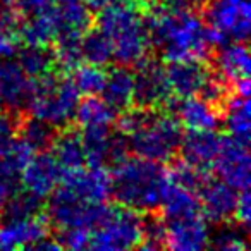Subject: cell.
<instances>
[{
  "mask_svg": "<svg viewBox=\"0 0 251 251\" xmlns=\"http://www.w3.org/2000/svg\"><path fill=\"white\" fill-rule=\"evenodd\" d=\"M155 4L145 12L151 49H157L167 62L184 59L206 60V57L212 55L213 45L208 28L196 12L167 11Z\"/></svg>",
  "mask_w": 251,
  "mask_h": 251,
  "instance_id": "6da1fadb",
  "label": "cell"
},
{
  "mask_svg": "<svg viewBox=\"0 0 251 251\" xmlns=\"http://www.w3.org/2000/svg\"><path fill=\"white\" fill-rule=\"evenodd\" d=\"M157 0H110L97 16V28L112 45V59L119 66L136 67L150 55L145 12Z\"/></svg>",
  "mask_w": 251,
  "mask_h": 251,
  "instance_id": "7a4b0ae2",
  "label": "cell"
},
{
  "mask_svg": "<svg viewBox=\"0 0 251 251\" xmlns=\"http://www.w3.org/2000/svg\"><path fill=\"white\" fill-rule=\"evenodd\" d=\"M167 169L153 160L127 157L114 165L110 174V196L121 206L140 213L160 208L164 193L169 186Z\"/></svg>",
  "mask_w": 251,
  "mask_h": 251,
  "instance_id": "3957f363",
  "label": "cell"
},
{
  "mask_svg": "<svg viewBox=\"0 0 251 251\" xmlns=\"http://www.w3.org/2000/svg\"><path fill=\"white\" fill-rule=\"evenodd\" d=\"M79 101V91L73 77L49 76L33 81V90L26 103L29 115L55 127H64L74 117V110Z\"/></svg>",
  "mask_w": 251,
  "mask_h": 251,
  "instance_id": "277c9868",
  "label": "cell"
},
{
  "mask_svg": "<svg viewBox=\"0 0 251 251\" xmlns=\"http://www.w3.org/2000/svg\"><path fill=\"white\" fill-rule=\"evenodd\" d=\"M182 134V126L174 114L164 108H155L140 129L127 136V141L129 150L136 157L165 164L179 151Z\"/></svg>",
  "mask_w": 251,
  "mask_h": 251,
  "instance_id": "5b68a950",
  "label": "cell"
},
{
  "mask_svg": "<svg viewBox=\"0 0 251 251\" xmlns=\"http://www.w3.org/2000/svg\"><path fill=\"white\" fill-rule=\"evenodd\" d=\"M201 12L213 49L230 42H248L251 31V5L248 0H208Z\"/></svg>",
  "mask_w": 251,
  "mask_h": 251,
  "instance_id": "8992f818",
  "label": "cell"
},
{
  "mask_svg": "<svg viewBox=\"0 0 251 251\" xmlns=\"http://www.w3.org/2000/svg\"><path fill=\"white\" fill-rule=\"evenodd\" d=\"M110 212L112 206H108L107 201L86 203L59 184L49 196L43 213L49 226H53L57 230L81 227L91 232L110 215Z\"/></svg>",
  "mask_w": 251,
  "mask_h": 251,
  "instance_id": "52a82bcc",
  "label": "cell"
},
{
  "mask_svg": "<svg viewBox=\"0 0 251 251\" xmlns=\"http://www.w3.org/2000/svg\"><path fill=\"white\" fill-rule=\"evenodd\" d=\"M141 243V213L136 210L112 208L110 215L91 230L90 246L98 251H122L138 248Z\"/></svg>",
  "mask_w": 251,
  "mask_h": 251,
  "instance_id": "ba28073f",
  "label": "cell"
},
{
  "mask_svg": "<svg viewBox=\"0 0 251 251\" xmlns=\"http://www.w3.org/2000/svg\"><path fill=\"white\" fill-rule=\"evenodd\" d=\"M174 95L169 86L165 67L155 59H145L133 74V105L143 108L169 110Z\"/></svg>",
  "mask_w": 251,
  "mask_h": 251,
  "instance_id": "9c48e42d",
  "label": "cell"
},
{
  "mask_svg": "<svg viewBox=\"0 0 251 251\" xmlns=\"http://www.w3.org/2000/svg\"><path fill=\"white\" fill-rule=\"evenodd\" d=\"M250 143L239 141L232 136H222L220 150L213 167L220 181L230 188L243 191L250 188Z\"/></svg>",
  "mask_w": 251,
  "mask_h": 251,
  "instance_id": "30bf717a",
  "label": "cell"
},
{
  "mask_svg": "<svg viewBox=\"0 0 251 251\" xmlns=\"http://www.w3.org/2000/svg\"><path fill=\"white\" fill-rule=\"evenodd\" d=\"M208 241L210 229L201 213L165 220V248L169 250L200 251L208 248Z\"/></svg>",
  "mask_w": 251,
  "mask_h": 251,
  "instance_id": "8fae6325",
  "label": "cell"
},
{
  "mask_svg": "<svg viewBox=\"0 0 251 251\" xmlns=\"http://www.w3.org/2000/svg\"><path fill=\"white\" fill-rule=\"evenodd\" d=\"M62 176L64 172L53 155L43 150L33 155L26 167L21 171V186L33 196L45 200L59 186Z\"/></svg>",
  "mask_w": 251,
  "mask_h": 251,
  "instance_id": "7c38bea8",
  "label": "cell"
},
{
  "mask_svg": "<svg viewBox=\"0 0 251 251\" xmlns=\"http://www.w3.org/2000/svg\"><path fill=\"white\" fill-rule=\"evenodd\" d=\"M76 198L86 203H105L110 198V172L105 167L66 172L59 182Z\"/></svg>",
  "mask_w": 251,
  "mask_h": 251,
  "instance_id": "4fadbf2b",
  "label": "cell"
},
{
  "mask_svg": "<svg viewBox=\"0 0 251 251\" xmlns=\"http://www.w3.org/2000/svg\"><path fill=\"white\" fill-rule=\"evenodd\" d=\"M169 86L174 98L198 97L205 81L212 74V69L205 64V60L184 59L171 60L165 67Z\"/></svg>",
  "mask_w": 251,
  "mask_h": 251,
  "instance_id": "5bb4252c",
  "label": "cell"
},
{
  "mask_svg": "<svg viewBox=\"0 0 251 251\" xmlns=\"http://www.w3.org/2000/svg\"><path fill=\"white\" fill-rule=\"evenodd\" d=\"M200 205H201V215L212 224H222L232 220L236 212V203L239 191L230 188L224 181L206 179L200 188Z\"/></svg>",
  "mask_w": 251,
  "mask_h": 251,
  "instance_id": "9a60e30c",
  "label": "cell"
},
{
  "mask_svg": "<svg viewBox=\"0 0 251 251\" xmlns=\"http://www.w3.org/2000/svg\"><path fill=\"white\" fill-rule=\"evenodd\" d=\"M220 143L222 134L215 129H188V133L182 134L179 153L184 162L208 172L219 155Z\"/></svg>",
  "mask_w": 251,
  "mask_h": 251,
  "instance_id": "2e32d148",
  "label": "cell"
},
{
  "mask_svg": "<svg viewBox=\"0 0 251 251\" xmlns=\"http://www.w3.org/2000/svg\"><path fill=\"white\" fill-rule=\"evenodd\" d=\"M49 227L45 213L31 219L4 220L0 224V250H29L36 241L49 236Z\"/></svg>",
  "mask_w": 251,
  "mask_h": 251,
  "instance_id": "e0dca14e",
  "label": "cell"
},
{
  "mask_svg": "<svg viewBox=\"0 0 251 251\" xmlns=\"http://www.w3.org/2000/svg\"><path fill=\"white\" fill-rule=\"evenodd\" d=\"M33 90L29 79L18 62L11 59H0V105L9 110H21L26 107Z\"/></svg>",
  "mask_w": 251,
  "mask_h": 251,
  "instance_id": "ac0fdd59",
  "label": "cell"
},
{
  "mask_svg": "<svg viewBox=\"0 0 251 251\" xmlns=\"http://www.w3.org/2000/svg\"><path fill=\"white\" fill-rule=\"evenodd\" d=\"M217 49L219 50L213 53V69L222 79H226L229 84H234L250 77L251 62L246 43L230 42Z\"/></svg>",
  "mask_w": 251,
  "mask_h": 251,
  "instance_id": "d6986e66",
  "label": "cell"
},
{
  "mask_svg": "<svg viewBox=\"0 0 251 251\" xmlns=\"http://www.w3.org/2000/svg\"><path fill=\"white\" fill-rule=\"evenodd\" d=\"M171 108L186 129H217L220 124V112L200 97L179 98L172 101Z\"/></svg>",
  "mask_w": 251,
  "mask_h": 251,
  "instance_id": "ffe728a7",
  "label": "cell"
},
{
  "mask_svg": "<svg viewBox=\"0 0 251 251\" xmlns=\"http://www.w3.org/2000/svg\"><path fill=\"white\" fill-rule=\"evenodd\" d=\"M50 148H52L53 158L60 165L64 174L79 171L86 165V155H84L81 133L71 126H64L62 131H57Z\"/></svg>",
  "mask_w": 251,
  "mask_h": 251,
  "instance_id": "44dd1931",
  "label": "cell"
},
{
  "mask_svg": "<svg viewBox=\"0 0 251 251\" xmlns=\"http://www.w3.org/2000/svg\"><path fill=\"white\" fill-rule=\"evenodd\" d=\"M250 97L230 90L229 97L220 107V122L226 126L229 136L250 143Z\"/></svg>",
  "mask_w": 251,
  "mask_h": 251,
  "instance_id": "7402d4cb",
  "label": "cell"
},
{
  "mask_svg": "<svg viewBox=\"0 0 251 251\" xmlns=\"http://www.w3.org/2000/svg\"><path fill=\"white\" fill-rule=\"evenodd\" d=\"M100 95L115 112L131 107L133 105V73L129 71V67L117 66L108 71Z\"/></svg>",
  "mask_w": 251,
  "mask_h": 251,
  "instance_id": "603a6c76",
  "label": "cell"
},
{
  "mask_svg": "<svg viewBox=\"0 0 251 251\" xmlns=\"http://www.w3.org/2000/svg\"><path fill=\"white\" fill-rule=\"evenodd\" d=\"M16 57H18L16 62L19 64V67L33 81L42 79L57 71L55 57H53L50 45H28L26 43L25 47H19Z\"/></svg>",
  "mask_w": 251,
  "mask_h": 251,
  "instance_id": "cb8c5ba5",
  "label": "cell"
},
{
  "mask_svg": "<svg viewBox=\"0 0 251 251\" xmlns=\"http://www.w3.org/2000/svg\"><path fill=\"white\" fill-rule=\"evenodd\" d=\"M158 212L165 220L181 219V217L201 213V205H200V198L196 196V193L169 182Z\"/></svg>",
  "mask_w": 251,
  "mask_h": 251,
  "instance_id": "d4e9b609",
  "label": "cell"
},
{
  "mask_svg": "<svg viewBox=\"0 0 251 251\" xmlns=\"http://www.w3.org/2000/svg\"><path fill=\"white\" fill-rule=\"evenodd\" d=\"M77 126L81 129L84 127H110L114 126L117 112L97 95H88L84 100L77 101L76 110H74Z\"/></svg>",
  "mask_w": 251,
  "mask_h": 251,
  "instance_id": "484cf974",
  "label": "cell"
},
{
  "mask_svg": "<svg viewBox=\"0 0 251 251\" xmlns=\"http://www.w3.org/2000/svg\"><path fill=\"white\" fill-rule=\"evenodd\" d=\"M81 36L83 33L73 31V29H62L57 33L53 42L50 43L52 47L53 57H55L57 69L62 73H73L81 62H83V55H81Z\"/></svg>",
  "mask_w": 251,
  "mask_h": 251,
  "instance_id": "4316f807",
  "label": "cell"
},
{
  "mask_svg": "<svg viewBox=\"0 0 251 251\" xmlns=\"http://www.w3.org/2000/svg\"><path fill=\"white\" fill-rule=\"evenodd\" d=\"M57 33H59V25L53 18L52 9L26 18V21L19 26V40L28 45H50Z\"/></svg>",
  "mask_w": 251,
  "mask_h": 251,
  "instance_id": "83f0119b",
  "label": "cell"
},
{
  "mask_svg": "<svg viewBox=\"0 0 251 251\" xmlns=\"http://www.w3.org/2000/svg\"><path fill=\"white\" fill-rule=\"evenodd\" d=\"M21 16L11 0H0V59H12L19 50Z\"/></svg>",
  "mask_w": 251,
  "mask_h": 251,
  "instance_id": "f1b7e54d",
  "label": "cell"
},
{
  "mask_svg": "<svg viewBox=\"0 0 251 251\" xmlns=\"http://www.w3.org/2000/svg\"><path fill=\"white\" fill-rule=\"evenodd\" d=\"M57 131H59V127L42 121V119H36L33 115H29V117H21L18 136L33 151H43L52 147Z\"/></svg>",
  "mask_w": 251,
  "mask_h": 251,
  "instance_id": "f546056e",
  "label": "cell"
},
{
  "mask_svg": "<svg viewBox=\"0 0 251 251\" xmlns=\"http://www.w3.org/2000/svg\"><path fill=\"white\" fill-rule=\"evenodd\" d=\"M81 55L86 64L103 67L112 60V45L98 28H88L81 36Z\"/></svg>",
  "mask_w": 251,
  "mask_h": 251,
  "instance_id": "4dcf8cb0",
  "label": "cell"
},
{
  "mask_svg": "<svg viewBox=\"0 0 251 251\" xmlns=\"http://www.w3.org/2000/svg\"><path fill=\"white\" fill-rule=\"evenodd\" d=\"M43 213V200L33 196L31 193L19 189L12 196H9L4 201L2 217L4 220H16V219H31Z\"/></svg>",
  "mask_w": 251,
  "mask_h": 251,
  "instance_id": "1f68e13d",
  "label": "cell"
},
{
  "mask_svg": "<svg viewBox=\"0 0 251 251\" xmlns=\"http://www.w3.org/2000/svg\"><path fill=\"white\" fill-rule=\"evenodd\" d=\"M217 229L210 234L208 246L219 251H243L248 248V232L241 226H232L229 222L217 224Z\"/></svg>",
  "mask_w": 251,
  "mask_h": 251,
  "instance_id": "d6a6232c",
  "label": "cell"
},
{
  "mask_svg": "<svg viewBox=\"0 0 251 251\" xmlns=\"http://www.w3.org/2000/svg\"><path fill=\"white\" fill-rule=\"evenodd\" d=\"M140 250H162L165 248V220L155 212H145L141 215V243Z\"/></svg>",
  "mask_w": 251,
  "mask_h": 251,
  "instance_id": "836d02e7",
  "label": "cell"
},
{
  "mask_svg": "<svg viewBox=\"0 0 251 251\" xmlns=\"http://www.w3.org/2000/svg\"><path fill=\"white\" fill-rule=\"evenodd\" d=\"M169 181L176 186H181L184 189H189L193 193H198L203 182L208 179V172L200 171L195 165L188 164L181 158V160L174 162L171 169H167Z\"/></svg>",
  "mask_w": 251,
  "mask_h": 251,
  "instance_id": "e575fe53",
  "label": "cell"
},
{
  "mask_svg": "<svg viewBox=\"0 0 251 251\" xmlns=\"http://www.w3.org/2000/svg\"><path fill=\"white\" fill-rule=\"evenodd\" d=\"M74 76L73 81L76 84L77 91L79 95H100L101 93V88H103L105 83V73L100 66H93V64H79L76 69L73 71Z\"/></svg>",
  "mask_w": 251,
  "mask_h": 251,
  "instance_id": "d590c367",
  "label": "cell"
},
{
  "mask_svg": "<svg viewBox=\"0 0 251 251\" xmlns=\"http://www.w3.org/2000/svg\"><path fill=\"white\" fill-rule=\"evenodd\" d=\"M18 114L19 112L9 110V108L7 112H0V155L4 153L18 138L19 122L23 117Z\"/></svg>",
  "mask_w": 251,
  "mask_h": 251,
  "instance_id": "8d00e7d4",
  "label": "cell"
},
{
  "mask_svg": "<svg viewBox=\"0 0 251 251\" xmlns=\"http://www.w3.org/2000/svg\"><path fill=\"white\" fill-rule=\"evenodd\" d=\"M21 189V171L0 157V196L7 200Z\"/></svg>",
  "mask_w": 251,
  "mask_h": 251,
  "instance_id": "74e56055",
  "label": "cell"
},
{
  "mask_svg": "<svg viewBox=\"0 0 251 251\" xmlns=\"http://www.w3.org/2000/svg\"><path fill=\"white\" fill-rule=\"evenodd\" d=\"M91 232L81 227H69V229H60L57 232L55 239L60 248L66 250H86L90 246Z\"/></svg>",
  "mask_w": 251,
  "mask_h": 251,
  "instance_id": "f35d334b",
  "label": "cell"
},
{
  "mask_svg": "<svg viewBox=\"0 0 251 251\" xmlns=\"http://www.w3.org/2000/svg\"><path fill=\"white\" fill-rule=\"evenodd\" d=\"M234 220H237V226H241L248 234H250V224H251V201H250V191L243 189L239 191L236 203V212H234Z\"/></svg>",
  "mask_w": 251,
  "mask_h": 251,
  "instance_id": "ab89813d",
  "label": "cell"
},
{
  "mask_svg": "<svg viewBox=\"0 0 251 251\" xmlns=\"http://www.w3.org/2000/svg\"><path fill=\"white\" fill-rule=\"evenodd\" d=\"M11 4L21 18H31L49 11L52 2L50 0H11Z\"/></svg>",
  "mask_w": 251,
  "mask_h": 251,
  "instance_id": "60d3db41",
  "label": "cell"
},
{
  "mask_svg": "<svg viewBox=\"0 0 251 251\" xmlns=\"http://www.w3.org/2000/svg\"><path fill=\"white\" fill-rule=\"evenodd\" d=\"M160 7L167 9V11H176V12H196L201 11L203 5L208 0H158Z\"/></svg>",
  "mask_w": 251,
  "mask_h": 251,
  "instance_id": "b9f144b4",
  "label": "cell"
},
{
  "mask_svg": "<svg viewBox=\"0 0 251 251\" xmlns=\"http://www.w3.org/2000/svg\"><path fill=\"white\" fill-rule=\"evenodd\" d=\"M83 2L88 5V9H90V11H100V9L105 7L110 0H83Z\"/></svg>",
  "mask_w": 251,
  "mask_h": 251,
  "instance_id": "7bdbcfd3",
  "label": "cell"
},
{
  "mask_svg": "<svg viewBox=\"0 0 251 251\" xmlns=\"http://www.w3.org/2000/svg\"><path fill=\"white\" fill-rule=\"evenodd\" d=\"M4 201H5V200L0 196V219H2V208H4Z\"/></svg>",
  "mask_w": 251,
  "mask_h": 251,
  "instance_id": "ee69618b",
  "label": "cell"
}]
</instances>
